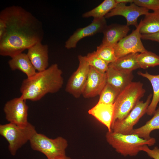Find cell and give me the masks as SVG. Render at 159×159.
<instances>
[{
  "label": "cell",
  "instance_id": "obj_1",
  "mask_svg": "<svg viewBox=\"0 0 159 159\" xmlns=\"http://www.w3.org/2000/svg\"><path fill=\"white\" fill-rule=\"evenodd\" d=\"M6 25L0 38V54L11 58L39 42L44 35L42 22L29 12L18 6L6 7L0 12Z\"/></svg>",
  "mask_w": 159,
  "mask_h": 159
},
{
  "label": "cell",
  "instance_id": "obj_2",
  "mask_svg": "<svg viewBox=\"0 0 159 159\" xmlns=\"http://www.w3.org/2000/svg\"><path fill=\"white\" fill-rule=\"evenodd\" d=\"M62 71L58 64H52L46 69L37 72L23 81L20 91L25 100L37 101L47 93L58 92L64 83Z\"/></svg>",
  "mask_w": 159,
  "mask_h": 159
},
{
  "label": "cell",
  "instance_id": "obj_3",
  "mask_svg": "<svg viewBox=\"0 0 159 159\" xmlns=\"http://www.w3.org/2000/svg\"><path fill=\"white\" fill-rule=\"evenodd\" d=\"M105 138L109 144L124 156H136L140 151L141 147L145 145L151 146L156 142L154 138L146 140L135 134H123L112 130L107 132Z\"/></svg>",
  "mask_w": 159,
  "mask_h": 159
},
{
  "label": "cell",
  "instance_id": "obj_4",
  "mask_svg": "<svg viewBox=\"0 0 159 159\" xmlns=\"http://www.w3.org/2000/svg\"><path fill=\"white\" fill-rule=\"evenodd\" d=\"M143 86V83L140 82H132L120 92L114 104L112 125L116 120L125 118L144 96L146 91Z\"/></svg>",
  "mask_w": 159,
  "mask_h": 159
},
{
  "label": "cell",
  "instance_id": "obj_5",
  "mask_svg": "<svg viewBox=\"0 0 159 159\" xmlns=\"http://www.w3.org/2000/svg\"><path fill=\"white\" fill-rule=\"evenodd\" d=\"M36 132L34 126L29 122L24 125L10 123L0 125V134L7 141L9 150L13 156Z\"/></svg>",
  "mask_w": 159,
  "mask_h": 159
},
{
  "label": "cell",
  "instance_id": "obj_6",
  "mask_svg": "<svg viewBox=\"0 0 159 159\" xmlns=\"http://www.w3.org/2000/svg\"><path fill=\"white\" fill-rule=\"evenodd\" d=\"M32 148L44 154L47 159H52L66 155L67 140L61 136L54 139L37 132L29 140Z\"/></svg>",
  "mask_w": 159,
  "mask_h": 159
},
{
  "label": "cell",
  "instance_id": "obj_7",
  "mask_svg": "<svg viewBox=\"0 0 159 159\" xmlns=\"http://www.w3.org/2000/svg\"><path fill=\"white\" fill-rule=\"evenodd\" d=\"M153 95L150 94L146 101H139L128 115L121 120H116L112 125V130L123 134H130L134 129V126L140 119L146 113L148 107L151 101Z\"/></svg>",
  "mask_w": 159,
  "mask_h": 159
},
{
  "label": "cell",
  "instance_id": "obj_8",
  "mask_svg": "<svg viewBox=\"0 0 159 159\" xmlns=\"http://www.w3.org/2000/svg\"><path fill=\"white\" fill-rule=\"evenodd\" d=\"M78 67L69 79L65 91L76 98L82 95L89 73L90 66L85 56L79 55Z\"/></svg>",
  "mask_w": 159,
  "mask_h": 159
},
{
  "label": "cell",
  "instance_id": "obj_9",
  "mask_svg": "<svg viewBox=\"0 0 159 159\" xmlns=\"http://www.w3.org/2000/svg\"><path fill=\"white\" fill-rule=\"evenodd\" d=\"M142 24L141 19L135 30L120 41L113 47L117 59L130 54L141 53L147 50L141 40L140 30Z\"/></svg>",
  "mask_w": 159,
  "mask_h": 159
},
{
  "label": "cell",
  "instance_id": "obj_10",
  "mask_svg": "<svg viewBox=\"0 0 159 159\" xmlns=\"http://www.w3.org/2000/svg\"><path fill=\"white\" fill-rule=\"evenodd\" d=\"M21 96L7 102L4 107L5 118L9 123L20 125H27L28 107Z\"/></svg>",
  "mask_w": 159,
  "mask_h": 159
},
{
  "label": "cell",
  "instance_id": "obj_11",
  "mask_svg": "<svg viewBox=\"0 0 159 159\" xmlns=\"http://www.w3.org/2000/svg\"><path fill=\"white\" fill-rule=\"evenodd\" d=\"M149 10L131 3L129 6L126 4L120 3L117 4L116 6L108 13L105 16L108 18L115 16H121L126 19V25L128 26H134L136 28L138 26V18L142 15H145L149 12Z\"/></svg>",
  "mask_w": 159,
  "mask_h": 159
},
{
  "label": "cell",
  "instance_id": "obj_12",
  "mask_svg": "<svg viewBox=\"0 0 159 159\" xmlns=\"http://www.w3.org/2000/svg\"><path fill=\"white\" fill-rule=\"evenodd\" d=\"M107 25L105 17L94 19L90 24L79 28L74 32L65 42V47L68 49L75 48L78 42L83 38L102 33Z\"/></svg>",
  "mask_w": 159,
  "mask_h": 159
},
{
  "label": "cell",
  "instance_id": "obj_13",
  "mask_svg": "<svg viewBox=\"0 0 159 159\" xmlns=\"http://www.w3.org/2000/svg\"><path fill=\"white\" fill-rule=\"evenodd\" d=\"M107 83L106 73H101L90 66L82 95L86 98L100 95Z\"/></svg>",
  "mask_w": 159,
  "mask_h": 159
},
{
  "label": "cell",
  "instance_id": "obj_14",
  "mask_svg": "<svg viewBox=\"0 0 159 159\" xmlns=\"http://www.w3.org/2000/svg\"><path fill=\"white\" fill-rule=\"evenodd\" d=\"M36 70L43 71L49 65L48 47L39 42L28 49L26 54Z\"/></svg>",
  "mask_w": 159,
  "mask_h": 159
},
{
  "label": "cell",
  "instance_id": "obj_15",
  "mask_svg": "<svg viewBox=\"0 0 159 159\" xmlns=\"http://www.w3.org/2000/svg\"><path fill=\"white\" fill-rule=\"evenodd\" d=\"M130 29L126 24H112L107 25L102 33L103 35L102 43L114 47L127 35Z\"/></svg>",
  "mask_w": 159,
  "mask_h": 159
},
{
  "label": "cell",
  "instance_id": "obj_16",
  "mask_svg": "<svg viewBox=\"0 0 159 159\" xmlns=\"http://www.w3.org/2000/svg\"><path fill=\"white\" fill-rule=\"evenodd\" d=\"M88 113L106 126L108 131H112L111 127L114 113V104L98 102L89 110Z\"/></svg>",
  "mask_w": 159,
  "mask_h": 159
},
{
  "label": "cell",
  "instance_id": "obj_17",
  "mask_svg": "<svg viewBox=\"0 0 159 159\" xmlns=\"http://www.w3.org/2000/svg\"><path fill=\"white\" fill-rule=\"evenodd\" d=\"M106 73L107 83L120 92L132 82L133 78L132 72L120 71L109 66Z\"/></svg>",
  "mask_w": 159,
  "mask_h": 159
},
{
  "label": "cell",
  "instance_id": "obj_18",
  "mask_svg": "<svg viewBox=\"0 0 159 159\" xmlns=\"http://www.w3.org/2000/svg\"><path fill=\"white\" fill-rule=\"evenodd\" d=\"M8 63L12 70H18L25 73L27 78H30L36 73V70L27 54L21 53L11 58Z\"/></svg>",
  "mask_w": 159,
  "mask_h": 159
},
{
  "label": "cell",
  "instance_id": "obj_19",
  "mask_svg": "<svg viewBox=\"0 0 159 159\" xmlns=\"http://www.w3.org/2000/svg\"><path fill=\"white\" fill-rule=\"evenodd\" d=\"M138 53H133L126 55L110 63L109 66L122 72H131L140 68L137 61Z\"/></svg>",
  "mask_w": 159,
  "mask_h": 159
},
{
  "label": "cell",
  "instance_id": "obj_20",
  "mask_svg": "<svg viewBox=\"0 0 159 159\" xmlns=\"http://www.w3.org/2000/svg\"><path fill=\"white\" fill-rule=\"evenodd\" d=\"M138 75L146 78L150 82L153 89V94L151 101L147 110L146 113L149 115H153L159 102V74L152 75L147 72L143 73L138 72Z\"/></svg>",
  "mask_w": 159,
  "mask_h": 159
},
{
  "label": "cell",
  "instance_id": "obj_21",
  "mask_svg": "<svg viewBox=\"0 0 159 159\" xmlns=\"http://www.w3.org/2000/svg\"><path fill=\"white\" fill-rule=\"evenodd\" d=\"M142 20L140 32L142 34H150L159 32V10L148 12Z\"/></svg>",
  "mask_w": 159,
  "mask_h": 159
},
{
  "label": "cell",
  "instance_id": "obj_22",
  "mask_svg": "<svg viewBox=\"0 0 159 159\" xmlns=\"http://www.w3.org/2000/svg\"><path fill=\"white\" fill-rule=\"evenodd\" d=\"M153 117L143 126L134 129L130 134H134L145 139H150V134L154 130H159V107L154 113Z\"/></svg>",
  "mask_w": 159,
  "mask_h": 159
},
{
  "label": "cell",
  "instance_id": "obj_23",
  "mask_svg": "<svg viewBox=\"0 0 159 159\" xmlns=\"http://www.w3.org/2000/svg\"><path fill=\"white\" fill-rule=\"evenodd\" d=\"M115 0H105L93 9L84 13L82 17L87 18L91 17L94 19L105 17V16L116 6Z\"/></svg>",
  "mask_w": 159,
  "mask_h": 159
},
{
  "label": "cell",
  "instance_id": "obj_24",
  "mask_svg": "<svg viewBox=\"0 0 159 159\" xmlns=\"http://www.w3.org/2000/svg\"><path fill=\"white\" fill-rule=\"evenodd\" d=\"M137 61L140 67L143 69L159 66V56L148 50L139 53Z\"/></svg>",
  "mask_w": 159,
  "mask_h": 159
},
{
  "label": "cell",
  "instance_id": "obj_25",
  "mask_svg": "<svg viewBox=\"0 0 159 159\" xmlns=\"http://www.w3.org/2000/svg\"><path fill=\"white\" fill-rule=\"evenodd\" d=\"M120 92L117 89L107 83L99 95L98 102L114 104Z\"/></svg>",
  "mask_w": 159,
  "mask_h": 159
},
{
  "label": "cell",
  "instance_id": "obj_26",
  "mask_svg": "<svg viewBox=\"0 0 159 159\" xmlns=\"http://www.w3.org/2000/svg\"><path fill=\"white\" fill-rule=\"evenodd\" d=\"M95 52L98 57L109 64L115 61L117 59L114 49L112 47L101 43L97 47Z\"/></svg>",
  "mask_w": 159,
  "mask_h": 159
},
{
  "label": "cell",
  "instance_id": "obj_27",
  "mask_svg": "<svg viewBox=\"0 0 159 159\" xmlns=\"http://www.w3.org/2000/svg\"><path fill=\"white\" fill-rule=\"evenodd\" d=\"M86 60L89 65L99 72L103 73H105L107 70L109 64L98 57L94 51L88 53L85 56Z\"/></svg>",
  "mask_w": 159,
  "mask_h": 159
},
{
  "label": "cell",
  "instance_id": "obj_28",
  "mask_svg": "<svg viewBox=\"0 0 159 159\" xmlns=\"http://www.w3.org/2000/svg\"><path fill=\"white\" fill-rule=\"evenodd\" d=\"M136 5L155 11L159 10V0H134Z\"/></svg>",
  "mask_w": 159,
  "mask_h": 159
},
{
  "label": "cell",
  "instance_id": "obj_29",
  "mask_svg": "<svg viewBox=\"0 0 159 159\" xmlns=\"http://www.w3.org/2000/svg\"><path fill=\"white\" fill-rule=\"evenodd\" d=\"M140 150V151L146 152L150 158L159 159V148L157 146L155 147L153 149H150L148 145H145L141 147Z\"/></svg>",
  "mask_w": 159,
  "mask_h": 159
},
{
  "label": "cell",
  "instance_id": "obj_30",
  "mask_svg": "<svg viewBox=\"0 0 159 159\" xmlns=\"http://www.w3.org/2000/svg\"><path fill=\"white\" fill-rule=\"evenodd\" d=\"M141 37L142 39L151 40L159 43V32L150 34H141Z\"/></svg>",
  "mask_w": 159,
  "mask_h": 159
},
{
  "label": "cell",
  "instance_id": "obj_31",
  "mask_svg": "<svg viewBox=\"0 0 159 159\" xmlns=\"http://www.w3.org/2000/svg\"><path fill=\"white\" fill-rule=\"evenodd\" d=\"M6 29V25L4 21L0 19V38L4 34Z\"/></svg>",
  "mask_w": 159,
  "mask_h": 159
},
{
  "label": "cell",
  "instance_id": "obj_32",
  "mask_svg": "<svg viewBox=\"0 0 159 159\" xmlns=\"http://www.w3.org/2000/svg\"><path fill=\"white\" fill-rule=\"evenodd\" d=\"M117 4L122 3L126 4L128 3H132L134 2V0H115Z\"/></svg>",
  "mask_w": 159,
  "mask_h": 159
},
{
  "label": "cell",
  "instance_id": "obj_33",
  "mask_svg": "<svg viewBox=\"0 0 159 159\" xmlns=\"http://www.w3.org/2000/svg\"><path fill=\"white\" fill-rule=\"evenodd\" d=\"M52 159H71L70 157L67 156V155H65L63 156L56 158H54Z\"/></svg>",
  "mask_w": 159,
  "mask_h": 159
}]
</instances>
